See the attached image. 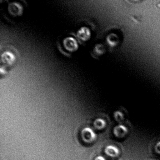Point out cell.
<instances>
[{
	"mask_svg": "<svg viewBox=\"0 0 160 160\" xmlns=\"http://www.w3.org/2000/svg\"><path fill=\"white\" fill-rule=\"evenodd\" d=\"M18 53L16 48L10 45H4L1 48V68L9 73L18 60Z\"/></svg>",
	"mask_w": 160,
	"mask_h": 160,
	"instance_id": "3957f363",
	"label": "cell"
},
{
	"mask_svg": "<svg viewBox=\"0 0 160 160\" xmlns=\"http://www.w3.org/2000/svg\"><path fill=\"white\" fill-rule=\"evenodd\" d=\"M80 44L73 32L65 33L58 41V46L61 52L70 57L75 55L79 49Z\"/></svg>",
	"mask_w": 160,
	"mask_h": 160,
	"instance_id": "7a4b0ae2",
	"label": "cell"
},
{
	"mask_svg": "<svg viewBox=\"0 0 160 160\" xmlns=\"http://www.w3.org/2000/svg\"><path fill=\"white\" fill-rule=\"evenodd\" d=\"M155 151L158 154H160V141L156 143L155 146Z\"/></svg>",
	"mask_w": 160,
	"mask_h": 160,
	"instance_id": "30bf717a",
	"label": "cell"
},
{
	"mask_svg": "<svg viewBox=\"0 0 160 160\" xmlns=\"http://www.w3.org/2000/svg\"><path fill=\"white\" fill-rule=\"evenodd\" d=\"M104 152L109 157L116 158L120 155V151L119 149L115 146L109 145L105 148Z\"/></svg>",
	"mask_w": 160,
	"mask_h": 160,
	"instance_id": "52a82bcc",
	"label": "cell"
},
{
	"mask_svg": "<svg viewBox=\"0 0 160 160\" xmlns=\"http://www.w3.org/2000/svg\"><path fill=\"white\" fill-rule=\"evenodd\" d=\"M128 132V128L124 125L119 124L114 127L113 133L115 137L118 138H123L127 135Z\"/></svg>",
	"mask_w": 160,
	"mask_h": 160,
	"instance_id": "8992f818",
	"label": "cell"
},
{
	"mask_svg": "<svg viewBox=\"0 0 160 160\" xmlns=\"http://www.w3.org/2000/svg\"><path fill=\"white\" fill-rule=\"evenodd\" d=\"M94 160H107L104 157L102 156H99L96 157Z\"/></svg>",
	"mask_w": 160,
	"mask_h": 160,
	"instance_id": "8fae6325",
	"label": "cell"
},
{
	"mask_svg": "<svg viewBox=\"0 0 160 160\" xmlns=\"http://www.w3.org/2000/svg\"><path fill=\"white\" fill-rule=\"evenodd\" d=\"M82 137L85 142L91 143L93 142L97 138V135L92 128L87 127L82 131Z\"/></svg>",
	"mask_w": 160,
	"mask_h": 160,
	"instance_id": "5b68a950",
	"label": "cell"
},
{
	"mask_svg": "<svg viewBox=\"0 0 160 160\" xmlns=\"http://www.w3.org/2000/svg\"></svg>",
	"mask_w": 160,
	"mask_h": 160,
	"instance_id": "7c38bea8",
	"label": "cell"
},
{
	"mask_svg": "<svg viewBox=\"0 0 160 160\" xmlns=\"http://www.w3.org/2000/svg\"><path fill=\"white\" fill-rule=\"evenodd\" d=\"M93 125L96 129L102 130L106 128L107 122L104 119L102 118H97L94 121Z\"/></svg>",
	"mask_w": 160,
	"mask_h": 160,
	"instance_id": "ba28073f",
	"label": "cell"
},
{
	"mask_svg": "<svg viewBox=\"0 0 160 160\" xmlns=\"http://www.w3.org/2000/svg\"><path fill=\"white\" fill-rule=\"evenodd\" d=\"M1 4V10L3 17L10 22H17L25 15L26 3L24 1H3Z\"/></svg>",
	"mask_w": 160,
	"mask_h": 160,
	"instance_id": "6da1fadb",
	"label": "cell"
},
{
	"mask_svg": "<svg viewBox=\"0 0 160 160\" xmlns=\"http://www.w3.org/2000/svg\"><path fill=\"white\" fill-rule=\"evenodd\" d=\"M114 117L115 120L119 124H122L125 120V116L123 113L120 111H117L114 113Z\"/></svg>",
	"mask_w": 160,
	"mask_h": 160,
	"instance_id": "9c48e42d",
	"label": "cell"
},
{
	"mask_svg": "<svg viewBox=\"0 0 160 160\" xmlns=\"http://www.w3.org/2000/svg\"><path fill=\"white\" fill-rule=\"evenodd\" d=\"M72 32L81 45L85 44L90 38V31L88 28L81 23L76 25Z\"/></svg>",
	"mask_w": 160,
	"mask_h": 160,
	"instance_id": "277c9868",
	"label": "cell"
}]
</instances>
